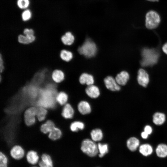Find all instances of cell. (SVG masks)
I'll list each match as a JSON object with an SVG mask.
<instances>
[{"label": "cell", "mask_w": 167, "mask_h": 167, "mask_svg": "<svg viewBox=\"0 0 167 167\" xmlns=\"http://www.w3.org/2000/svg\"><path fill=\"white\" fill-rule=\"evenodd\" d=\"M0 72H1L4 69V66L3 64V60L2 59L1 55H0Z\"/></svg>", "instance_id": "37"}, {"label": "cell", "mask_w": 167, "mask_h": 167, "mask_svg": "<svg viewBox=\"0 0 167 167\" xmlns=\"http://www.w3.org/2000/svg\"><path fill=\"white\" fill-rule=\"evenodd\" d=\"M75 37L72 33L70 32H67L61 37L63 43L66 45H71L74 42Z\"/></svg>", "instance_id": "23"}, {"label": "cell", "mask_w": 167, "mask_h": 167, "mask_svg": "<svg viewBox=\"0 0 167 167\" xmlns=\"http://www.w3.org/2000/svg\"><path fill=\"white\" fill-rule=\"evenodd\" d=\"M78 51L80 54L89 58L96 54L97 48L94 42L90 39H87L83 44L79 47Z\"/></svg>", "instance_id": "2"}, {"label": "cell", "mask_w": 167, "mask_h": 167, "mask_svg": "<svg viewBox=\"0 0 167 167\" xmlns=\"http://www.w3.org/2000/svg\"><path fill=\"white\" fill-rule=\"evenodd\" d=\"M84 124L80 121H75L72 122L70 126V129L73 132H77L79 130H82L84 128Z\"/></svg>", "instance_id": "26"}, {"label": "cell", "mask_w": 167, "mask_h": 167, "mask_svg": "<svg viewBox=\"0 0 167 167\" xmlns=\"http://www.w3.org/2000/svg\"><path fill=\"white\" fill-rule=\"evenodd\" d=\"M30 167H39V166L37 165H31Z\"/></svg>", "instance_id": "41"}, {"label": "cell", "mask_w": 167, "mask_h": 167, "mask_svg": "<svg viewBox=\"0 0 167 167\" xmlns=\"http://www.w3.org/2000/svg\"><path fill=\"white\" fill-rule=\"evenodd\" d=\"M60 56L62 59L64 61L69 62L72 59L73 54L71 52L64 49L61 51Z\"/></svg>", "instance_id": "30"}, {"label": "cell", "mask_w": 167, "mask_h": 167, "mask_svg": "<svg viewBox=\"0 0 167 167\" xmlns=\"http://www.w3.org/2000/svg\"><path fill=\"white\" fill-rule=\"evenodd\" d=\"M29 0H17V4L18 7L21 9H26L30 5Z\"/></svg>", "instance_id": "32"}, {"label": "cell", "mask_w": 167, "mask_h": 167, "mask_svg": "<svg viewBox=\"0 0 167 167\" xmlns=\"http://www.w3.org/2000/svg\"><path fill=\"white\" fill-rule=\"evenodd\" d=\"M139 152L143 156H147L151 155L153 152L152 147L148 143H144L139 146Z\"/></svg>", "instance_id": "20"}, {"label": "cell", "mask_w": 167, "mask_h": 167, "mask_svg": "<svg viewBox=\"0 0 167 167\" xmlns=\"http://www.w3.org/2000/svg\"><path fill=\"white\" fill-rule=\"evenodd\" d=\"M52 77L54 82L56 83H59L64 80V75L62 71L56 70L53 72Z\"/></svg>", "instance_id": "25"}, {"label": "cell", "mask_w": 167, "mask_h": 167, "mask_svg": "<svg viewBox=\"0 0 167 167\" xmlns=\"http://www.w3.org/2000/svg\"><path fill=\"white\" fill-rule=\"evenodd\" d=\"M37 165L39 167H54L45 164L41 159L39 160Z\"/></svg>", "instance_id": "36"}, {"label": "cell", "mask_w": 167, "mask_h": 167, "mask_svg": "<svg viewBox=\"0 0 167 167\" xmlns=\"http://www.w3.org/2000/svg\"><path fill=\"white\" fill-rule=\"evenodd\" d=\"M85 92L89 97L92 98H96L100 95L98 88L93 84L88 86L85 89Z\"/></svg>", "instance_id": "12"}, {"label": "cell", "mask_w": 167, "mask_h": 167, "mask_svg": "<svg viewBox=\"0 0 167 167\" xmlns=\"http://www.w3.org/2000/svg\"><path fill=\"white\" fill-rule=\"evenodd\" d=\"M105 85L107 89L113 91H119L121 88L116 81L112 76H108L104 79Z\"/></svg>", "instance_id": "8"}, {"label": "cell", "mask_w": 167, "mask_h": 167, "mask_svg": "<svg viewBox=\"0 0 167 167\" xmlns=\"http://www.w3.org/2000/svg\"><path fill=\"white\" fill-rule=\"evenodd\" d=\"M40 126L41 132L45 134H48L52 129L55 126L54 122L51 120L47 119Z\"/></svg>", "instance_id": "10"}, {"label": "cell", "mask_w": 167, "mask_h": 167, "mask_svg": "<svg viewBox=\"0 0 167 167\" xmlns=\"http://www.w3.org/2000/svg\"><path fill=\"white\" fill-rule=\"evenodd\" d=\"M144 131L148 135H150L152 134V128L149 125H146L144 127Z\"/></svg>", "instance_id": "35"}, {"label": "cell", "mask_w": 167, "mask_h": 167, "mask_svg": "<svg viewBox=\"0 0 167 167\" xmlns=\"http://www.w3.org/2000/svg\"><path fill=\"white\" fill-rule=\"evenodd\" d=\"M148 134L144 131L142 132L141 134V137L143 139H147L148 138Z\"/></svg>", "instance_id": "38"}, {"label": "cell", "mask_w": 167, "mask_h": 167, "mask_svg": "<svg viewBox=\"0 0 167 167\" xmlns=\"http://www.w3.org/2000/svg\"><path fill=\"white\" fill-rule=\"evenodd\" d=\"M157 156L160 158H165L167 156V145L164 143L158 144L156 149Z\"/></svg>", "instance_id": "21"}, {"label": "cell", "mask_w": 167, "mask_h": 167, "mask_svg": "<svg viewBox=\"0 0 167 167\" xmlns=\"http://www.w3.org/2000/svg\"><path fill=\"white\" fill-rule=\"evenodd\" d=\"M137 80L139 85L143 87H146L149 81V76L147 73L142 69H140L138 72Z\"/></svg>", "instance_id": "9"}, {"label": "cell", "mask_w": 167, "mask_h": 167, "mask_svg": "<svg viewBox=\"0 0 167 167\" xmlns=\"http://www.w3.org/2000/svg\"><path fill=\"white\" fill-rule=\"evenodd\" d=\"M27 162L31 165H37L40 159V157L35 150H30L26 153L25 157Z\"/></svg>", "instance_id": "7"}, {"label": "cell", "mask_w": 167, "mask_h": 167, "mask_svg": "<svg viewBox=\"0 0 167 167\" xmlns=\"http://www.w3.org/2000/svg\"><path fill=\"white\" fill-rule=\"evenodd\" d=\"M79 81L81 84H86L88 86L92 85L94 83L93 76L86 73L81 74L79 78Z\"/></svg>", "instance_id": "19"}, {"label": "cell", "mask_w": 167, "mask_h": 167, "mask_svg": "<svg viewBox=\"0 0 167 167\" xmlns=\"http://www.w3.org/2000/svg\"><path fill=\"white\" fill-rule=\"evenodd\" d=\"M74 110L71 105L69 103L64 105L62 110L61 115L64 118H72L74 116Z\"/></svg>", "instance_id": "11"}, {"label": "cell", "mask_w": 167, "mask_h": 167, "mask_svg": "<svg viewBox=\"0 0 167 167\" xmlns=\"http://www.w3.org/2000/svg\"><path fill=\"white\" fill-rule=\"evenodd\" d=\"M99 156L100 157L104 156L109 151L108 146L107 144L99 143L97 144Z\"/></svg>", "instance_id": "29"}, {"label": "cell", "mask_w": 167, "mask_h": 167, "mask_svg": "<svg viewBox=\"0 0 167 167\" xmlns=\"http://www.w3.org/2000/svg\"><path fill=\"white\" fill-rule=\"evenodd\" d=\"M26 153L23 147L19 144H16L11 148L9 155L14 160L19 161L25 157Z\"/></svg>", "instance_id": "6"}, {"label": "cell", "mask_w": 167, "mask_h": 167, "mask_svg": "<svg viewBox=\"0 0 167 167\" xmlns=\"http://www.w3.org/2000/svg\"><path fill=\"white\" fill-rule=\"evenodd\" d=\"M145 26L149 29H153L156 28L160 22L159 15L156 12L151 11L146 15Z\"/></svg>", "instance_id": "5"}, {"label": "cell", "mask_w": 167, "mask_h": 167, "mask_svg": "<svg viewBox=\"0 0 167 167\" xmlns=\"http://www.w3.org/2000/svg\"><path fill=\"white\" fill-rule=\"evenodd\" d=\"M81 149L84 153L91 157L96 156L98 153L97 144L92 140L88 139L82 142Z\"/></svg>", "instance_id": "3"}, {"label": "cell", "mask_w": 167, "mask_h": 167, "mask_svg": "<svg viewBox=\"0 0 167 167\" xmlns=\"http://www.w3.org/2000/svg\"><path fill=\"white\" fill-rule=\"evenodd\" d=\"M9 159L6 154L0 151V167H8Z\"/></svg>", "instance_id": "31"}, {"label": "cell", "mask_w": 167, "mask_h": 167, "mask_svg": "<svg viewBox=\"0 0 167 167\" xmlns=\"http://www.w3.org/2000/svg\"><path fill=\"white\" fill-rule=\"evenodd\" d=\"M40 159L45 164L54 167L53 159L49 154L46 153H42L40 156Z\"/></svg>", "instance_id": "27"}, {"label": "cell", "mask_w": 167, "mask_h": 167, "mask_svg": "<svg viewBox=\"0 0 167 167\" xmlns=\"http://www.w3.org/2000/svg\"><path fill=\"white\" fill-rule=\"evenodd\" d=\"M78 109L80 113L83 115L89 114L91 111L90 104L85 101H82L78 104Z\"/></svg>", "instance_id": "13"}, {"label": "cell", "mask_w": 167, "mask_h": 167, "mask_svg": "<svg viewBox=\"0 0 167 167\" xmlns=\"http://www.w3.org/2000/svg\"><path fill=\"white\" fill-rule=\"evenodd\" d=\"M139 139L134 137H131L127 141L126 145L128 149L131 151H135L139 146Z\"/></svg>", "instance_id": "14"}, {"label": "cell", "mask_w": 167, "mask_h": 167, "mask_svg": "<svg viewBox=\"0 0 167 167\" xmlns=\"http://www.w3.org/2000/svg\"><path fill=\"white\" fill-rule=\"evenodd\" d=\"M18 40L19 42L23 44H28L25 36L19 35L18 37Z\"/></svg>", "instance_id": "34"}, {"label": "cell", "mask_w": 167, "mask_h": 167, "mask_svg": "<svg viewBox=\"0 0 167 167\" xmlns=\"http://www.w3.org/2000/svg\"><path fill=\"white\" fill-rule=\"evenodd\" d=\"M32 16V13L29 9H26L22 13L21 18L24 21H27L30 19Z\"/></svg>", "instance_id": "33"}, {"label": "cell", "mask_w": 167, "mask_h": 167, "mask_svg": "<svg viewBox=\"0 0 167 167\" xmlns=\"http://www.w3.org/2000/svg\"><path fill=\"white\" fill-rule=\"evenodd\" d=\"M165 115L161 112H156L153 116V122L156 125L160 126L162 125L165 122Z\"/></svg>", "instance_id": "17"}, {"label": "cell", "mask_w": 167, "mask_h": 167, "mask_svg": "<svg viewBox=\"0 0 167 167\" xmlns=\"http://www.w3.org/2000/svg\"><path fill=\"white\" fill-rule=\"evenodd\" d=\"M162 50L164 53L167 54V42L163 46Z\"/></svg>", "instance_id": "39"}, {"label": "cell", "mask_w": 167, "mask_h": 167, "mask_svg": "<svg viewBox=\"0 0 167 167\" xmlns=\"http://www.w3.org/2000/svg\"><path fill=\"white\" fill-rule=\"evenodd\" d=\"M37 113L36 116L37 120L39 122H43L45 120L48 113L47 109L40 106H37Z\"/></svg>", "instance_id": "18"}, {"label": "cell", "mask_w": 167, "mask_h": 167, "mask_svg": "<svg viewBox=\"0 0 167 167\" xmlns=\"http://www.w3.org/2000/svg\"><path fill=\"white\" fill-rule=\"evenodd\" d=\"M141 65L143 66H152L158 61L159 54L155 49H144L142 51Z\"/></svg>", "instance_id": "1"}, {"label": "cell", "mask_w": 167, "mask_h": 167, "mask_svg": "<svg viewBox=\"0 0 167 167\" xmlns=\"http://www.w3.org/2000/svg\"><path fill=\"white\" fill-rule=\"evenodd\" d=\"M62 135V132L58 127L55 126L47 134L48 138L50 139L56 141L60 139Z\"/></svg>", "instance_id": "15"}, {"label": "cell", "mask_w": 167, "mask_h": 167, "mask_svg": "<svg viewBox=\"0 0 167 167\" xmlns=\"http://www.w3.org/2000/svg\"><path fill=\"white\" fill-rule=\"evenodd\" d=\"M129 77V74L126 71H123L118 74L115 79L118 84L124 86L126 84Z\"/></svg>", "instance_id": "16"}, {"label": "cell", "mask_w": 167, "mask_h": 167, "mask_svg": "<svg viewBox=\"0 0 167 167\" xmlns=\"http://www.w3.org/2000/svg\"><path fill=\"white\" fill-rule=\"evenodd\" d=\"M148 1H151V2H157L159 0H147Z\"/></svg>", "instance_id": "40"}, {"label": "cell", "mask_w": 167, "mask_h": 167, "mask_svg": "<svg viewBox=\"0 0 167 167\" xmlns=\"http://www.w3.org/2000/svg\"><path fill=\"white\" fill-rule=\"evenodd\" d=\"M90 135L92 140L94 142L99 141L103 137V132L100 129L93 130L90 133Z\"/></svg>", "instance_id": "24"}, {"label": "cell", "mask_w": 167, "mask_h": 167, "mask_svg": "<svg viewBox=\"0 0 167 167\" xmlns=\"http://www.w3.org/2000/svg\"><path fill=\"white\" fill-rule=\"evenodd\" d=\"M37 107L35 106H30L26 109L24 113V121L25 124L28 126H30L35 124L37 121L36 118Z\"/></svg>", "instance_id": "4"}, {"label": "cell", "mask_w": 167, "mask_h": 167, "mask_svg": "<svg viewBox=\"0 0 167 167\" xmlns=\"http://www.w3.org/2000/svg\"><path fill=\"white\" fill-rule=\"evenodd\" d=\"M55 100L56 102L60 105H64L68 101V96L65 92H61L57 94Z\"/></svg>", "instance_id": "22"}, {"label": "cell", "mask_w": 167, "mask_h": 167, "mask_svg": "<svg viewBox=\"0 0 167 167\" xmlns=\"http://www.w3.org/2000/svg\"><path fill=\"white\" fill-rule=\"evenodd\" d=\"M23 32L28 44L34 41L35 37L34 36V31L32 29L26 28L24 30Z\"/></svg>", "instance_id": "28"}]
</instances>
